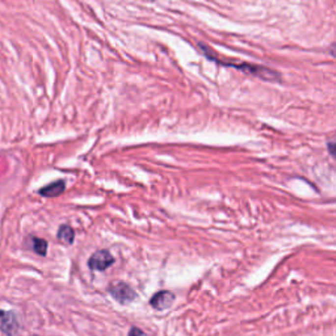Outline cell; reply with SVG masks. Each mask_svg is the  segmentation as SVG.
I'll use <instances>...</instances> for the list:
<instances>
[{
	"label": "cell",
	"instance_id": "cell-7",
	"mask_svg": "<svg viewBox=\"0 0 336 336\" xmlns=\"http://www.w3.org/2000/svg\"><path fill=\"white\" fill-rule=\"evenodd\" d=\"M56 238L59 242L64 244H72L74 243V239H75V232L72 230V227H70L68 224H62L56 232Z\"/></svg>",
	"mask_w": 336,
	"mask_h": 336
},
{
	"label": "cell",
	"instance_id": "cell-10",
	"mask_svg": "<svg viewBox=\"0 0 336 336\" xmlns=\"http://www.w3.org/2000/svg\"><path fill=\"white\" fill-rule=\"evenodd\" d=\"M330 152L334 155V143H330Z\"/></svg>",
	"mask_w": 336,
	"mask_h": 336
},
{
	"label": "cell",
	"instance_id": "cell-1",
	"mask_svg": "<svg viewBox=\"0 0 336 336\" xmlns=\"http://www.w3.org/2000/svg\"><path fill=\"white\" fill-rule=\"evenodd\" d=\"M198 46H200L201 50L205 53V56H208L209 59L214 60V62H217V63L222 64V66H230V67L236 68V70L246 72V74L257 76V78H260V79H263V80H271V82H273V80L280 79V75H279L276 71L269 70L268 67H263V66H257V64H250V63H231V62H224V60L214 58V56L210 54V49H209L208 46H205V45H202V44H200Z\"/></svg>",
	"mask_w": 336,
	"mask_h": 336
},
{
	"label": "cell",
	"instance_id": "cell-11",
	"mask_svg": "<svg viewBox=\"0 0 336 336\" xmlns=\"http://www.w3.org/2000/svg\"><path fill=\"white\" fill-rule=\"evenodd\" d=\"M33 336H37V335H33Z\"/></svg>",
	"mask_w": 336,
	"mask_h": 336
},
{
	"label": "cell",
	"instance_id": "cell-3",
	"mask_svg": "<svg viewBox=\"0 0 336 336\" xmlns=\"http://www.w3.org/2000/svg\"><path fill=\"white\" fill-rule=\"evenodd\" d=\"M0 332L7 336H17L20 334V323L15 312L0 310Z\"/></svg>",
	"mask_w": 336,
	"mask_h": 336
},
{
	"label": "cell",
	"instance_id": "cell-5",
	"mask_svg": "<svg viewBox=\"0 0 336 336\" xmlns=\"http://www.w3.org/2000/svg\"><path fill=\"white\" fill-rule=\"evenodd\" d=\"M175 301V294L172 292H168V290H160V292L155 293L154 297L150 300V305L152 306V308L155 310H166L171 305L173 304Z\"/></svg>",
	"mask_w": 336,
	"mask_h": 336
},
{
	"label": "cell",
	"instance_id": "cell-8",
	"mask_svg": "<svg viewBox=\"0 0 336 336\" xmlns=\"http://www.w3.org/2000/svg\"><path fill=\"white\" fill-rule=\"evenodd\" d=\"M32 248L33 251L36 252L37 255L40 256H45L46 252H48V242L42 238H36L33 236L32 238Z\"/></svg>",
	"mask_w": 336,
	"mask_h": 336
},
{
	"label": "cell",
	"instance_id": "cell-4",
	"mask_svg": "<svg viewBox=\"0 0 336 336\" xmlns=\"http://www.w3.org/2000/svg\"><path fill=\"white\" fill-rule=\"evenodd\" d=\"M114 263V257L105 250H100L89 257L88 267L92 271H105Z\"/></svg>",
	"mask_w": 336,
	"mask_h": 336
},
{
	"label": "cell",
	"instance_id": "cell-6",
	"mask_svg": "<svg viewBox=\"0 0 336 336\" xmlns=\"http://www.w3.org/2000/svg\"><path fill=\"white\" fill-rule=\"evenodd\" d=\"M66 189V183L63 180L54 181L52 184L46 185L44 188L40 189V195L44 197H56L62 195Z\"/></svg>",
	"mask_w": 336,
	"mask_h": 336
},
{
	"label": "cell",
	"instance_id": "cell-2",
	"mask_svg": "<svg viewBox=\"0 0 336 336\" xmlns=\"http://www.w3.org/2000/svg\"><path fill=\"white\" fill-rule=\"evenodd\" d=\"M109 292L112 294V297L117 302H120L121 305L130 304L136 300V292L133 290L130 285L122 281H117V282H112V285L109 286Z\"/></svg>",
	"mask_w": 336,
	"mask_h": 336
},
{
	"label": "cell",
	"instance_id": "cell-9",
	"mask_svg": "<svg viewBox=\"0 0 336 336\" xmlns=\"http://www.w3.org/2000/svg\"><path fill=\"white\" fill-rule=\"evenodd\" d=\"M128 336H150L147 335L146 332H143L140 328H137V327H133L130 331H129V335Z\"/></svg>",
	"mask_w": 336,
	"mask_h": 336
}]
</instances>
